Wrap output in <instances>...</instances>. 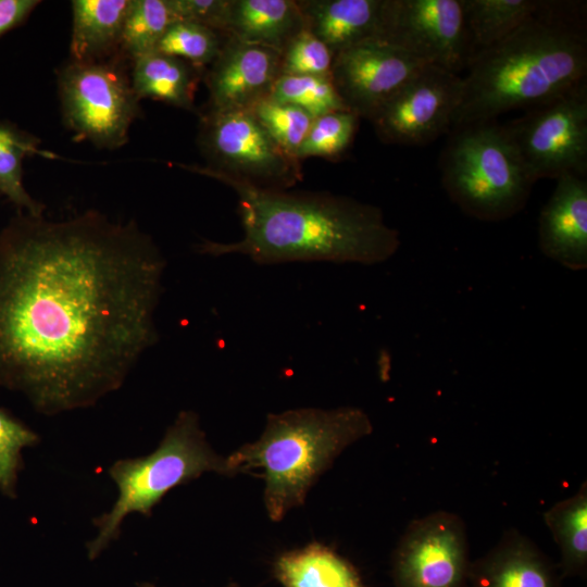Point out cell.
Here are the masks:
<instances>
[{
  "instance_id": "1",
  "label": "cell",
  "mask_w": 587,
  "mask_h": 587,
  "mask_svg": "<svg viewBox=\"0 0 587 587\" xmlns=\"http://www.w3.org/2000/svg\"><path fill=\"white\" fill-rule=\"evenodd\" d=\"M165 267L135 222L16 213L0 230V388L48 416L118 390L159 340Z\"/></svg>"
},
{
  "instance_id": "2",
  "label": "cell",
  "mask_w": 587,
  "mask_h": 587,
  "mask_svg": "<svg viewBox=\"0 0 587 587\" xmlns=\"http://www.w3.org/2000/svg\"><path fill=\"white\" fill-rule=\"evenodd\" d=\"M237 195L243 230L233 242L202 240L197 251L211 257L241 254L257 264L333 262L373 265L400 247L399 232L373 204L330 192L263 189L213 176Z\"/></svg>"
},
{
  "instance_id": "3",
  "label": "cell",
  "mask_w": 587,
  "mask_h": 587,
  "mask_svg": "<svg viewBox=\"0 0 587 587\" xmlns=\"http://www.w3.org/2000/svg\"><path fill=\"white\" fill-rule=\"evenodd\" d=\"M453 127L497 120L587 82V33L574 4L545 1L499 42L475 52Z\"/></svg>"
},
{
  "instance_id": "4",
  "label": "cell",
  "mask_w": 587,
  "mask_h": 587,
  "mask_svg": "<svg viewBox=\"0 0 587 587\" xmlns=\"http://www.w3.org/2000/svg\"><path fill=\"white\" fill-rule=\"evenodd\" d=\"M372 430L367 414L355 407L271 413L258 440L226 457L227 476L260 469L267 514L279 522L304 503L313 484L348 446Z\"/></svg>"
},
{
  "instance_id": "5",
  "label": "cell",
  "mask_w": 587,
  "mask_h": 587,
  "mask_svg": "<svg viewBox=\"0 0 587 587\" xmlns=\"http://www.w3.org/2000/svg\"><path fill=\"white\" fill-rule=\"evenodd\" d=\"M208 472L227 476L226 457L212 449L198 414L184 410L151 453L118 459L109 467L117 498L109 511L92 521L97 532L86 544L88 559H98L118 539L122 524L129 514L151 516L170 490Z\"/></svg>"
},
{
  "instance_id": "6",
  "label": "cell",
  "mask_w": 587,
  "mask_h": 587,
  "mask_svg": "<svg viewBox=\"0 0 587 587\" xmlns=\"http://www.w3.org/2000/svg\"><path fill=\"white\" fill-rule=\"evenodd\" d=\"M440 155L441 184L466 215L484 222L514 216L533 185L503 124L497 120L457 126Z\"/></svg>"
},
{
  "instance_id": "7",
  "label": "cell",
  "mask_w": 587,
  "mask_h": 587,
  "mask_svg": "<svg viewBox=\"0 0 587 587\" xmlns=\"http://www.w3.org/2000/svg\"><path fill=\"white\" fill-rule=\"evenodd\" d=\"M197 140L208 164H179L187 171L271 190H286L302 180L301 162L270 137L250 110L205 109Z\"/></svg>"
},
{
  "instance_id": "8",
  "label": "cell",
  "mask_w": 587,
  "mask_h": 587,
  "mask_svg": "<svg viewBox=\"0 0 587 587\" xmlns=\"http://www.w3.org/2000/svg\"><path fill=\"white\" fill-rule=\"evenodd\" d=\"M124 61L121 55L90 62L71 60L60 68L62 116L77 139L111 150L128 141L141 108Z\"/></svg>"
},
{
  "instance_id": "9",
  "label": "cell",
  "mask_w": 587,
  "mask_h": 587,
  "mask_svg": "<svg viewBox=\"0 0 587 587\" xmlns=\"http://www.w3.org/2000/svg\"><path fill=\"white\" fill-rule=\"evenodd\" d=\"M530 179L587 174V82L503 124Z\"/></svg>"
},
{
  "instance_id": "10",
  "label": "cell",
  "mask_w": 587,
  "mask_h": 587,
  "mask_svg": "<svg viewBox=\"0 0 587 587\" xmlns=\"http://www.w3.org/2000/svg\"><path fill=\"white\" fill-rule=\"evenodd\" d=\"M462 95L459 74L425 64L371 123L386 143L425 146L451 132Z\"/></svg>"
},
{
  "instance_id": "11",
  "label": "cell",
  "mask_w": 587,
  "mask_h": 587,
  "mask_svg": "<svg viewBox=\"0 0 587 587\" xmlns=\"http://www.w3.org/2000/svg\"><path fill=\"white\" fill-rule=\"evenodd\" d=\"M471 561L465 524L447 511L414 520L392 555L396 587H466Z\"/></svg>"
},
{
  "instance_id": "12",
  "label": "cell",
  "mask_w": 587,
  "mask_h": 587,
  "mask_svg": "<svg viewBox=\"0 0 587 587\" xmlns=\"http://www.w3.org/2000/svg\"><path fill=\"white\" fill-rule=\"evenodd\" d=\"M380 39L454 74L472 57L462 0H387Z\"/></svg>"
},
{
  "instance_id": "13",
  "label": "cell",
  "mask_w": 587,
  "mask_h": 587,
  "mask_svg": "<svg viewBox=\"0 0 587 587\" xmlns=\"http://www.w3.org/2000/svg\"><path fill=\"white\" fill-rule=\"evenodd\" d=\"M425 64L388 41L371 39L338 52L330 78L346 108L371 121Z\"/></svg>"
},
{
  "instance_id": "14",
  "label": "cell",
  "mask_w": 587,
  "mask_h": 587,
  "mask_svg": "<svg viewBox=\"0 0 587 587\" xmlns=\"http://www.w3.org/2000/svg\"><path fill=\"white\" fill-rule=\"evenodd\" d=\"M282 52L226 37L204 74L208 110H251L270 97L280 76Z\"/></svg>"
},
{
  "instance_id": "15",
  "label": "cell",
  "mask_w": 587,
  "mask_h": 587,
  "mask_svg": "<svg viewBox=\"0 0 587 587\" xmlns=\"http://www.w3.org/2000/svg\"><path fill=\"white\" fill-rule=\"evenodd\" d=\"M538 246L549 259L572 271L587 267V180L565 174L557 179L538 220Z\"/></svg>"
},
{
  "instance_id": "16",
  "label": "cell",
  "mask_w": 587,
  "mask_h": 587,
  "mask_svg": "<svg viewBox=\"0 0 587 587\" xmlns=\"http://www.w3.org/2000/svg\"><path fill=\"white\" fill-rule=\"evenodd\" d=\"M550 559L516 529L505 532L486 554L471 562L470 587H561Z\"/></svg>"
},
{
  "instance_id": "17",
  "label": "cell",
  "mask_w": 587,
  "mask_h": 587,
  "mask_svg": "<svg viewBox=\"0 0 587 587\" xmlns=\"http://www.w3.org/2000/svg\"><path fill=\"white\" fill-rule=\"evenodd\" d=\"M303 27L334 57L360 42L380 39L387 0H297Z\"/></svg>"
},
{
  "instance_id": "18",
  "label": "cell",
  "mask_w": 587,
  "mask_h": 587,
  "mask_svg": "<svg viewBox=\"0 0 587 587\" xmlns=\"http://www.w3.org/2000/svg\"><path fill=\"white\" fill-rule=\"evenodd\" d=\"M71 5V60L90 62L120 55L130 0H74Z\"/></svg>"
},
{
  "instance_id": "19",
  "label": "cell",
  "mask_w": 587,
  "mask_h": 587,
  "mask_svg": "<svg viewBox=\"0 0 587 587\" xmlns=\"http://www.w3.org/2000/svg\"><path fill=\"white\" fill-rule=\"evenodd\" d=\"M303 28L297 0H232L228 37L282 52Z\"/></svg>"
},
{
  "instance_id": "20",
  "label": "cell",
  "mask_w": 587,
  "mask_h": 587,
  "mask_svg": "<svg viewBox=\"0 0 587 587\" xmlns=\"http://www.w3.org/2000/svg\"><path fill=\"white\" fill-rule=\"evenodd\" d=\"M273 573L283 587H364L351 562L316 541L279 554Z\"/></svg>"
},
{
  "instance_id": "21",
  "label": "cell",
  "mask_w": 587,
  "mask_h": 587,
  "mask_svg": "<svg viewBox=\"0 0 587 587\" xmlns=\"http://www.w3.org/2000/svg\"><path fill=\"white\" fill-rule=\"evenodd\" d=\"M201 72L179 58L153 51L132 62L130 80L140 100L148 98L196 111L195 93Z\"/></svg>"
},
{
  "instance_id": "22",
  "label": "cell",
  "mask_w": 587,
  "mask_h": 587,
  "mask_svg": "<svg viewBox=\"0 0 587 587\" xmlns=\"http://www.w3.org/2000/svg\"><path fill=\"white\" fill-rule=\"evenodd\" d=\"M560 550L561 577H585L587 573V486L553 504L544 514Z\"/></svg>"
},
{
  "instance_id": "23",
  "label": "cell",
  "mask_w": 587,
  "mask_h": 587,
  "mask_svg": "<svg viewBox=\"0 0 587 587\" xmlns=\"http://www.w3.org/2000/svg\"><path fill=\"white\" fill-rule=\"evenodd\" d=\"M40 140L14 123L0 118V196L17 213L43 215L45 204L27 192L23 184V162L30 155H50L39 149Z\"/></svg>"
},
{
  "instance_id": "24",
  "label": "cell",
  "mask_w": 587,
  "mask_h": 587,
  "mask_svg": "<svg viewBox=\"0 0 587 587\" xmlns=\"http://www.w3.org/2000/svg\"><path fill=\"white\" fill-rule=\"evenodd\" d=\"M544 2L538 0H462L472 55L502 40L537 12Z\"/></svg>"
},
{
  "instance_id": "25",
  "label": "cell",
  "mask_w": 587,
  "mask_h": 587,
  "mask_svg": "<svg viewBox=\"0 0 587 587\" xmlns=\"http://www.w3.org/2000/svg\"><path fill=\"white\" fill-rule=\"evenodd\" d=\"M177 16L168 0H130L120 46L124 60H134L157 50L158 43Z\"/></svg>"
},
{
  "instance_id": "26",
  "label": "cell",
  "mask_w": 587,
  "mask_h": 587,
  "mask_svg": "<svg viewBox=\"0 0 587 587\" xmlns=\"http://www.w3.org/2000/svg\"><path fill=\"white\" fill-rule=\"evenodd\" d=\"M227 36L186 20H176L158 43V52L179 58L203 71L218 55Z\"/></svg>"
},
{
  "instance_id": "27",
  "label": "cell",
  "mask_w": 587,
  "mask_h": 587,
  "mask_svg": "<svg viewBox=\"0 0 587 587\" xmlns=\"http://www.w3.org/2000/svg\"><path fill=\"white\" fill-rule=\"evenodd\" d=\"M268 98L296 105L313 117L336 111H349L330 76L280 75Z\"/></svg>"
},
{
  "instance_id": "28",
  "label": "cell",
  "mask_w": 587,
  "mask_h": 587,
  "mask_svg": "<svg viewBox=\"0 0 587 587\" xmlns=\"http://www.w3.org/2000/svg\"><path fill=\"white\" fill-rule=\"evenodd\" d=\"M360 117L351 111L330 112L313 118L296 158L339 159L351 146Z\"/></svg>"
},
{
  "instance_id": "29",
  "label": "cell",
  "mask_w": 587,
  "mask_h": 587,
  "mask_svg": "<svg viewBox=\"0 0 587 587\" xmlns=\"http://www.w3.org/2000/svg\"><path fill=\"white\" fill-rule=\"evenodd\" d=\"M39 442L40 437L34 429L0 407V494L3 497H17L23 451Z\"/></svg>"
},
{
  "instance_id": "30",
  "label": "cell",
  "mask_w": 587,
  "mask_h": 587,
  "mask_svg": "<svg viewBox=\"0 0 587 587\" xmlns=\"http://www.w3.org/2000/svg\"><path fill=\"white\" fill-rule=\"evenodd\" d=\"M250 111L270 137L288 155L297 159L296 153L314 117L296 105L278 102L271 98L261 100Z\"/></svg>"
},
{
  "instance_id": "31",
  "label": "cell",
  "mask_w": 587,
  "mask_h": 587,
  "mask_svg": "<svg viewBox=\"0 0 587 587\" xmlns=\"http://www.w3.org/2000/svg\"><path fill=\"white\" fill-rule=\"evenodd\" d=\"M333 60L330 50L303 28L282 51L280 75L330 76Z\"/></svg>"
},
{
  "instance_id": "32",
  "label": "cell",
  "mask_w": 587,
  "mask_h": 587,
  "mask_svg": "<svg viewBox=\"0 0 587 587\" xmlns=\"http://www.w3.org/2000/svg\"><path fill=\"white\" fill-rule=\"evenodd\" d=\"M179 20L198 23L227 36L232 0H168Z\"/></svg>"
},
{
  "instance_id": "33",
  "label": "cell",
  "mask_w": 587,
  "mask_h": 587,
  "mask_svg": "<svg viewBox=\"0 0 587 587\" xmlns=\"http://www.w3.org/2000/svg\"><path fill=\"white\" fill-rule=\"evenodd\" d=\"M38 0H0V36L24 24Z\"/></svg>"
},
{
  "instance_id": "34",
  "label": "cell",
  "mask_w": 587,
  "mask_h": 587,
  "mask_svg": "<svg viewBox=\"0 0 587 587\" xmlns=\"http://www.w3.org/2000/svg\"><path fill=\"white\" fill-rule=\"evenodd\" d=\"M136 587H157V586H154L151 583H141V584L137 585ZM225 587H241V586L238 585L237 583H229Z\"/></svg>"
}]
</instances>
